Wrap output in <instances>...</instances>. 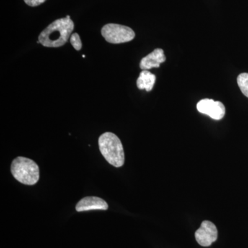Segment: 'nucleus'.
I'll list each match as a JSON object with an SVG mask.
<instances>
[{
  "instance_id": "9b49d317",
  "label": "nucleus",
  "mask_w": 248,
  "mask_h": 248,
  "mask_svg": "<svg viewBox=\"0 0 248 248\" xmlns=\"http://www.w3.org/2000/svg\"><path fill=\"white\" fill-rule=\"evenodd\" d=\"M70 42L73 48L76 49V50H80L82 47V43H81V38L78 33L72 34L71 37H70Z\"/></svg>"
},
{
  "instance_id": "20e7f679",
  "label": "nucleus",
  "mask_w": 248,
  "mask_h": 248,
  "mask_svg": "<svg viewBox=\"0 0 248 248\" xmlns=\"http://www.w3.org/2000/svg\"><path fill=\"white\" fill-rule=\"evenodd\" d=\"M102 35L108 43L117 45L133 40L135 33L133 29L126 26L108 24L102 27Z\"/></svg>"
},
{
  "instance_id": "423d86ee",
  "label": "nucleus",
  "mask_w": 248,
  "mask_h": 248,
  "mask_svg": "<svg viewBox=\"0 0 248 248\" xmlns=\"http://www.w3.org/2000/svg\"><path fill=\"white\" fill-rule=\"evenodd\" d=\"M218 237L217 227L209 221L202 222L201 227L196 231L195 239L200 246L208 247L215 242Z\"/></svg>"
},
{
  "instance_id": "1a4fd4ad",
  "label": "nucleus",
  "mask_w": 248,
  "mask_h": 248,
  "mask_svg": "<svg viewBox=\"0 0 248 248\" xmlns=\"http://www.w3.org/2000/svg\"><path fill=\"white\" fill-rule=\"evenodd\" d=\"M155 81L156 76L154 74L148 71H143L137 80V86L140 90H146L147 92H150L154 87Z\"/></svg>"
},
{
  "instance_id": "f03ea898",
  "label": "nucleus",
  "mask_w": 248,
  "mask_h": 248,
  "mask_svg": "<svg viewBox=\"0 0 248 248\" xmlns=\"http://www.w3.org/2000/svg\"><path fill=\"white\" fill-rule=\"evenodd\" d=\"M99 151L108 162L116 168L122 167L125 162L123 145L115 134L107 132L99 138Z\"/></svg>"
},
{
  "instance_id": "6e6552de",
  "label": "nucleus",
  "mask_w": 248,
  "mask_h": 248,
  "mask_svg": "<svg viewBox=\"0 0 248 248\" xmlns=\"http://www.w3.org/2000/svg\"><path fill=\"white\" fill-rule=\"evenodd\" d=\"M166 60L164 50L161 48H156L154 51L141 59L140 68L143 71H148L151 68H159L160 64L164 63Z\"/></svg>"
},
{
  "instance_id": "f8f14e48",
  "label": "nucleus",
  "mask_w": 248,
  "mask_h": 248,
  "mask_svg": "<svg viewBox=\"0 0 248 248\" xmlns=\"http://www.w3.org/2000/svg\"><path fill=\"white\" fill-rule=\"evenodd\" d=\"M24 1L29 6L35 7V6H40L43 4L46 0H24Z\"/></svg>"
},
{
  "instance_id": "f257e3e1",
  "label": "nucleus",
  "mask_w": 248,
  "mask_h": 248,
  "mask_svg": "<svg viewBox=\"0 0 248 248\" xmlns=\"http://www.w3.org/2000/svg\"><path fill=\"white\" fill-rule=\"evenodd\" d=\"M74 28V23L69 16L57 19L42 31L38 42L48 48L61 47L69 40Z\"/></svg>"
},
{
  "instance_id": "9d476101",
  "label": "nucleus",
  "mask_w": 248,
  "mask_h": 248,
  "mask_svg": "<svg viewBox=\"0 0 248 248\" xmlns=\"http://www.w3.org/2000/svg\"><path fill=\"white\" fill-rule=\"evenodd\" d=\"M237 84L245 96L248 97V73H241L237 78Z\"/></svg>"
},
{
  "instance_id": "0eeeda50",
  "label": "nucleus",
  "mask_w": 248,
  "mask_h": 248,
  "mask_svg": "<svg viewBox=\"0 0 248 248\" xmlns=\"http://www.w3.org/2000/svg\"><path fill=\"white\" fill-rule=\"evenodd\" d=\"M108 205L105 200L97 197H86L81 199L76 205V211L85 212L90 210H107Z\"/></svg>"
},
{
  "instance_id": "7ed1b4c3",
  "label": "nucleus",
  "mask_w": 248,
  "mask_h": 248,
  "mask_svg": "<svg viewBox=\"0 0 248 248\" xmlns=\"http://www.w3.org/2000/svg\"><path fill=\"white\" fill-rule=\"evenodd\" d=\"M11 170L15 179L25 185H35L40 179L39 166L29 158L18 156L13 161Z\"/></svg>"
},
{
  "instance_id": "39448f33",
  "label": "nucleus",
  "mask_w": 248,
  "mask_h": 248,
  "mask_svg": "<svg viewBox=\"0 0 248 248\" xmlns=\"http://www.w3.org/2000/svg\"><path fill=\"white\" fill-rule=\"evenodd\" d=\"M197 108L201 113L210 116L215 120H221L226 114V108L223 103L213 99H202L197 104Z\"/></svg>"
}]
</instances>
